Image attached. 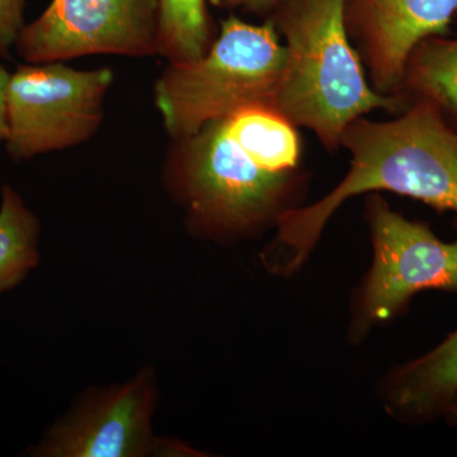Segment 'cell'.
Here are the masks:
<instances>
[{
    "instance_id": "obj_1",
    "label": "cell",
    "mask_w": 457,
    "mask_h": 457,
    "mask_svg": "<svg viewBox=\"0 0 457 457\" xmlns=\"http://www.w3.org/2000/svg\"><path fill=\"white\" fill-rule=\"evenodd\" d=\"M179 141L170 185L195 233L220 243L248 239L300 207L302 140L275 108H243Z\"/></svg>"
},
{
    "instance_id": "obj_2",
    "label": "cell",
    "mask_w": 457,
    "mask_h": 457,
    "mask_svg": "<svg viewBox=\"0 0 457 457\" xmlns=\"http://www.w3.org/2000/svg\"><path fill=\"white\" fill-rule=\"evenodd\" d=\"M341 146L350 152V170L317 203L279 219L260 255L267 272L288 278L302 270L333 213L363 194L414 198L436 212H453L457 225V130L432 102L413 99L390 121L360 117L343 132Z\"/></svg>"
},
{
    "instance_id": "obj_3",
    "label": "cell",
    "mask_w": 457,
    "mask_h": 457,
    "mask_svg": "<svg viewBox=\"0 0 457 457\" xmlns=\"http://www.w3.org/2000/svg\"><path fill=\"white\" fill-rule=\"evenodd\" d=\"M269 18L286 49L275 110L314 132L330 152L354 120L376 110L400 113L411 104L369 82L345 26V0H287Z\"/></svg>"
},
{
    "instance_id": "obj_4",
    "label": "cell",
    "mask_w": 457,
    "mask_h": 457,
    "mask_svg": "<svg viewBox=\"0 0 457 457\" xmlns=\"http://www.w3.org/2000/svg\"><path fill=\"white\" fill-rule=\"evenodd\" d=\"M285 65V45L270 18L263 25L236 16L221 21L206 54L170 62L156 82V107L165 129L183 140L243 108H275Z\"/></svg>"
},
{
    "instance_id": "obj_5",
    "label": "cell",
    "mask_w": 457,
    "mask_h": 457,
    "mask_svg": "<svg viewBox=\"0 0 457 457\" xmlns=\"http://www.w3.org/2000/svg\"><path fill=\"white\" fill-rule=\"evenodd\" d=\"M372 263L352 300L348 339L359 343L398 317L418 293H457V239L444 242L428 225L394 212L378 195L366 200Z\"/></svg>"
},
{
    "instance_id": "obj_6",
    "label": "cell",
    "mask_w": 457,
    "mask_h": 457,
    "mask_svg": "<svg viewBox=\"0 0 457 457\" xmlns=\"http://www.w3.org/2000/svg\"><path fill=\"white\" fill-rule=\"evenodd\" d=\"M112 82L108 68L78 71L64 62L20 66L7 88L9 154L22 161L90 139Z\"/></svg>"
},
{
    "instance_id": "obj_7",
    "label": "cell",
    "mask_w": 457,
    "mask_h": 457,
    "mask_svg": "<svg viewBox=\"0 0 457 457\" xmlns=\"http://www.w3.org/2000/svg\"><path fill=\"white\" fill-rule=\"evenodd\" d=\"M158 384L153 369L140 370L125 383L92 387L29 447L36 457L191 456L182 442L153 431Z\"/></svg>"
},
{
    "instance_id": "obj_8",
    "label": "cell",
    "mask_w": 457,
    "mask_h": 457,
    "mask_svg": "<svg viewBox=\"0 0 457 457\" xmlns=\"http://www.w3.org/2000/svg\"><path fill=\"white\" fill-rule=\"evenodd\" d=\"M16 50L29 64L99 54L155 55L159 0H51L23 27Z\"/></svg>"
},
{
    "instance_id": "obj_9",
    "label": "cell",
    "mask_w": 457,
    "mask_h": 457,
    "mask_svg": "<svg viewBox=\"0 0 457 457\" xmlns=\"http://www.w3.org/2000/svg\"><path fill=\"white\" fill-rule=\"evenodd\" d=\"M457 0H345V20L369 71L385 96H402L408 60L420 42L446 37Z\"/></svg>"
},
{
    "instance_id": "obj_10",
    "label": "cell",
    "mask_w": 457,
    "mask_h": 457,
    "mask_svg": "<svg viewBox=\"0 0 457 457\" xmlns=\"http://www.w3.org/2000/svg\"><path fill=\"white\" fill-rule=\"evenodd\" d=\"M385 411L420 425L446 416L457 396V329L433 350L390 371L381 383Z\"/></svg>"
},
{
    "instance_id": "obj_11",
    "label": "cell",
    "mask_w": 457,
    "mask_h": 457,
    "mask_svg": "<svg viewBox=\"0 0 457 457\" xmlns=\"http://www.w3.org/2000/svg\"><path fill=\"white\" fill-rule=\"evenodd\" d=\"M402 96L426 99L457 121V38L431 37L409 57Z\"/></svg>"
},
{
    "instance_id": "obj_12",
    "label": "cell",
    "mask_w": 457,
    "mask_h": 457,
    "mask_svg": "<svg viewBox=\"0 0 457 457\" xmlns=\"http://www.w3.org/2000/svg\"><path fill=\"white\" fill-rule=\"evenodd\" d=\"M40 221L9 186L0 203V296L13 290L40 262Z\"/></svg>"
},
{
    "instance_id": "obj_13",
    "label": "cell",
    "mask_w": 457,
    "mask_h": 457,
    "mask_svg": "<svg viewBox=\"0 0 457 457\" xmlns=\"http://www.w3.org/2000/svg\"><path fill=\"white\" fill-rule=\"evenodd\" d=\"M215 40L207 0H159V51L170 62L196 60Z\"/></svg>"
},
{
    "instance_id": "obj_14",
    "label": "cell",
    "mask_w": 457,
    "mask_h": 457,
    "mask_svg": "<svg viewBox=\"0 0 457 457\" xmlns=\"http://www.w3.org/2000/svg\"><path fill=\"white\" fill-rule=\"evenodd\" d=\"M25 25V0H0V57L16 47Z\"/></svg>"
},
{
    "instance_id": "obj_15",
    "label": "cell",
    "mask_w": 457,
    "mask_h": 457,
    "mask_svg": "<svg viewBox=\"0 0 457 457\" xmlns=\"http://www.w3.org/2000/svg\"><path fill=\"white\" fill-rule=\"evenodd\" d=\"M213 7L239 11L243 13L254 14L269 18L273 12L287 0H209Z\"/></svg>"
},
{
    "instance_id": "obj_16",
    "label": "cell",
    "mask_w": 457,
    "mask_h": 457,
    "mask_svg": "<svg viewBox=\"0 0 457 457\" xmlns=\"http://www.w3.org/2000/svg\"><path fill=\"white\" fill-rule=\"evenodd\" d=\"M11 74L0 65V143L7 139V88Z\"/></svg>"
},
{
    "instance_id": "obj_17",
    "label": "cell",
    "mask_w": 457,
    "mask_h": 457,
    "mask_svg": "<svg viewBox=\"0 0 457 457\" xmlns=\"http://www.w3.org/2000/svg\"><path fill=\"white\" fill-rule=\"evenodd\" d=\"M446 416L450 418L451 422L456 423L457 425V396L453 399L450 408L447 409Z\"/></svg>"
}]
</instances>
